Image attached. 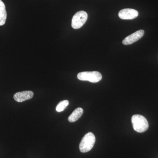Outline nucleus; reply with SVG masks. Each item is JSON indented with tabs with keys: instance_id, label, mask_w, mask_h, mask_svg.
<instances>
[{
	"instance_id": "f257e3e1",
	"label": "nucleus",
	"mask_w": 158,
	"mask_h": 158,
	"mask_svg": "<svg viewBox=\"0 0 158 158\" xmlns=\"http://www.w3.org/2000/svg\"><path fill=\"white\" fill-rule=\"evenodd\" d=\"M134 129L138 133H143L148 128L149 124L146 118L140 115H135L131 118Z\"/></svg>"
},
{
	"instance_id": "f03ea898",
	"label": "nucleus",
	"mask_w": 158,
	"mask_h": 158,
	"mask_svg": "<svg viewBox=\"0 0 158 158\" xmlns=\"http://www.w3.org/2000/svg\"><path fill=\"white\" fill-rule=\"evenodd\" d=\"M95 137L93 133L89 132L82 138L79 145V149L82 153L88 152L92 149L95 143Z\"/></svg>"
},
{
	"instance_id": "7ed1b4c3",
	"label": "nucleus",
	"mask_w": 158,
	"mask_h": 158,
	"mask_svg": "<svg viewBox=\"0 0 158 158\" xmlns=\"http://www.w3.org/2000/svg\"><path fill=\"white\" fill-rule=\"evenodd\" d=\"M77 78L82 81H88L91 83H97L102 80V75L98 71L83 72L79 73Z\"/></svg>"
},
{
	"instance_id": "20e7f679",
	"label": "nucleus",
	"mask_w": 158,
	"mask_h": 158,
	"mask_svg": "<svg viewBox=\"0 0 158 158\" xmlns=\"http://www.w3.org/2000/svg\"><path fill=\"white\" fill-rule=\"evenodd\" d=\"M88 18V14L86 11H78L73 15L72 19V27L74 29H80L85 24Z\"/></svg>"
},
{
	"instance_id": "39448f33",
	"label": "nucleus",
	"mask_w": 158,
	"mask_h": 158,
	"mask_svg": "<svg viewBox=\"0 0 158 158\" xmlns=\"http://www.w3.org/2000/svg\"><path fill=\"white\" fill-rule=\"evenodd\" d=\"M138 15V11L134 9H123L118 12V16L122 19H133Z\"/></svg>"
},
{
	"instance_id": "423d86ee",
	"label": "nucleus",
	"mask_w": 158,
	"mask_h": 158,
	"mask_svg": "<svg viewBox=\"0 0 158 158\" xmlns=\"http://www.w3.org/2000/svg\"><path fill=\"white\" fill-rule=\"evenodd\" d=\"M144 31L142 30L136 31L135 33L126 37L123 41V44L124 45L132 44L141 39V37L144 36Z\"/></svg>"
},
{
	"instance_id": "0eeeda50",
	"label": "nucleus",
	"mask_w": 158,
	"mask_h": 158,
	"mask_svg": "<svg viewBox=\"0 0 158 158\" xmlns=\"http://www.w3.org/2000/svg\"><path fill=\"white\" fill-rule=\"evenodd\" d=\"M34 93L31 90L21 91L17 92L14 94L13 96L15 100L18 102H22L26 100L31 99L33 97Z\"/></svg>"
},
{
	"instance_id": "6e6552de",
	"label": "nucleus",
	"mask_w": 158,
	"mask_h": 158,
	"mask_svg": "<svg viewBox=\"0 0 158 158\" xmlns=\"http://www.w3.org/2000/svg\"><path fill=\"white\" fill-rule=\"evenodd\" d=\"M84 112V110L81 108H77L69 116L68 120L69 122L73 123L77 121L81 118Z\"/></svg>"
},
{
	"instance_id": "1a4fd4ad",
	"label": "nucleus",
	"mask_w": 158,
	"mask_h": 158,
	"mask_svg": "<svg viewBox=\"0 0 158 158\" xmlns=\"http://www.w3.org/2000/svg\"><path fill=\"white\" fill-rule=\"evenodd\" d=\"M7 19V12L5 4L0 0V26L4 25Z\"/></svg>"
},
{
	"instance_id": "9d476101",
	"label": "nucleus",
	"mask_w": 158,
	"mask_h": 158,
	"mask_svg": "<svg viewBox=\"0 0 158 158\" xmlns=\"http://www.w3.org/2000/svg\"><path fill=\"white\" fill-rule=\"evenodd\" d=\"M69 104V102L67 100L60 102L57 105L56 108L57 112H61L64 111L65 108L68 106Z\"/></svg>"
}]
</instances>
